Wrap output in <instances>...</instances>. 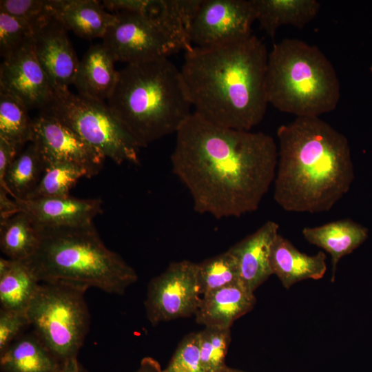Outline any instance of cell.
I'll use <instances>...</instances> for the list:
<instances>
[{"mask_svg": "<svg viewBox=\"0 0 372 372\" xmlns=\"http://www.w3.org/2000/svg\"><path fill=\"white\" fill-rule=\"evenodd\" d=\"M176 135L172 172L189 191L195 211L220 219L258 209L276 176L272 136L222 127L196 112Z\"/></svg>", "mask_w": 372, "mask_h": 372, "instance_id": "cell-1", "label": "cell"}, {"mask_svg": "<svg viewBox=\"0 0 372 372\" xmlns=\"http://www.w3.org/2000/svg\"><path fill=\"white\" fill-rule=\"evenodd\" d=\"M268 54L254 34L185 52L180 72L194 112L222 127L251 131L262 121L269 104Z\"/></svg>", "mask_w": 372, "mask_h": 372, "instance_id": "cell-2", "label": "cell"}, {"mask_svg": "<svg viewBox=\"0 0 372 372\" xmlns=\"http://www.w3.org/2000/svg\"><path fill=\"white\" fill-rule=\"evenodd\" d=\"M277 138L275 201L287 211L330 210L354 180L347 137L320 117H296Z\"/></svg>", "mask_w": 372, "mask_h": 372, "instance_id": "cell-3", "label": "cell"}, {"mask_svg": "<svg viewBox=\"0 0 372 372\" xmlns=\"http://www.w3.org/2000/svg\"><path fill=\"white\" fill-rule=\"evenodd\" d=\"M107 105L141 147L176 133L192 114L180 69L168 58L127 64Z\"/></svg>", "mask_w": 372, "mask_h": 372, "instance_id": "cell-4", "label": "cell"}, {"mask_svg": "<svg viewBox=\"0 0 372 372\" xmlns=\"http://www.w3.org/2000/svg\"><path fill=\"white\" fill-rule=\"evenodd\" d=\"M37 228L39 247L23 261L40 282H69L123 295L137 281L135 269L105 245L94 223Z\"/></svg>", "mask_w": 372, "mask_h": 372, "instance_id": "cell-5", "label": "cell"}, {"mask_svg": "<svg viewBox=\"0 0 372 372\" xmlns=\"http://www.w3.org/2000/svg\"><path fill=\"white\" fill-rule=\"evenodd\" d=\"M268 103L296 117H319L334 110L340 83L331 62L316 45L285 38L269 52Z\"/></svg>", "mask_w": 372, "mask_h": 372, "instance_id": "cell-6", "label": "cell"}, {"mask_svg": "<svg viewBox=\"0 0 372 372\" xmlns=\"http://www.w3.org/2000/svg\"><path fill=\"white\" fill-rule=\"evenodd\" d=\"M88 289L69 282H42L27 309L32 331L62 364L78 359L89 331Z\"/></svg>", "mask_w": 372, "mask_h": 372, "instance_id": "cell-7", "label": "cell"}, {"mask_svg": "<svg viewBox=\"0 0 372 372\" xmlns=\"http://www.w3.org/2000/svg\"><path fill=\"white\" fill-rule=\"evenodd\" d=\"M41 112L58 119L116 164L139 163L141 147L104 102L67 90L54 92L52 101Z\"/></svg>", "mask_w": 372, "mask_h": 372, "instance_id": "cell-8", "label": "cell"}, {"mask_svg": "<svg viewBox=\"0 0 372 372\" xmlns=\"http://www.w3.org/2000/svg\"><path fill=\"white\" fill-rule=\"evenodd\" d=\"M102 44L115 61L127 64L168 58L187 45L158 17L131 12H114Z\"/></svg>", "mask_w": 372, "mask_h": 372, "instance_id": "cell-9", "label": "cell"}, {"mask_svg": "<svg viewBox=\"0 0 372 372\" xmlns=\"http://www.w3.org/2000/svg\"><path fill=\"white\" fill-rule=\"evenodd\" d=\"M201 297L196 263L187 260L172 262L147 285L144 303L147 318L155 326L195 315Z\"/></svg>", "mask_w": 372, "mask_h": 372, "instance_id": "cell-10", "label": "cell"}, {"mask_svg": "<svg viewBox=\"0 0 372 372\" xmlns=\"http://www.w3.org/2000/svg\"><path fill=\"white\" fill-rule=\"evenodd\" d=\"M256 21L252 0H203L189 30L192 43L210 47L242 40L252 35Z\"/></svg>", "mask_w": 372, "mask_h": 372, "instance_id": "cell-11", "label": "cell"}, {"mask_svg": "<svg viewBox=\"0 0 372 372\" xmlns=\"http://www.w3.org/2000/svg\"><path fill=\"white\" fill-rule=\"evenodd\" d=\"M33 140L45 163L67 162L80 167L86 178L102 169L104 156L54 116L40 112L32 119Z\"/></svg>", "mask_w": 372, "mask_h": 372, "instance_id": "cell-12", "label": "cell"}, {"mask_svg": "<svg viewBox=\"0 0 372 372\" xmlns=\"http://www.w3.org/2000/svg\"><path fill=\"white\" fill-rule=\"evenodd\" d=\"M0 90L19 100L28 110H41L52 101L54 92L36 56L32 42L3 59Z\"/></svg>", "mask_w": 372, "mask_h": 372, "instance_id": "cell-13", "label": "cell"}, {"mask_svg": "<svg viewBox=\"0 0 372 372\" xmlns=\"http://www.w3.org/2000/svg\"><path fill=\"white\" fill-rule=\"evenodd\" d=\"M32 46L54 92L69 90L74 83L79 61L67 30L52 17L36 30Z\"/></svg>", "mask_w": 372, "mask_h": 372, "instance_id": "cell-14", "label": "cell"}, {"mask_svg": "<svg viewBox=\"0 0 372 372\" xmlns=\"http://www.w3.org/2000/svg\"><path fill=\"white\" fill-rule=\"evenodd\" d=\"M38 227H68L87 225L103 212L99 198H62L14 199Z\"/></svg>", "mask_w": 372, "mask_h": 372, "instance_id": "cell-15", "label": "cell"}, {"mask_svg": "<svg viewBox=\"0 0 372 372\" xmlns=\"http://www.w3.org/2000/svg\"><path fill=\"white\" fill-rule=\"evenodd\" d=\"M278 229L277 223L268 220L228 249L236 260L241 284L254 293L273 274L270 254Z\"/></svg>", "mask_w": 372, "mask_h": 372, "instance_id": "cell-16", "label": "cell"}, {"mask_svg": "<svg viewBox=\"0 0 372 372\" xmlns=\"http://www.w3.org/2000/svg\"><path fill=\"white\" fill-rule=\"evenodd\" d=\"M256 302L254 292L241 283L222 287L202 296L194 315L196 322L205 327L230 329Z\"/></svg>", "mask_w": 372, "mask_h": 372, "instance_id": "cell-17", "label": "cell"}, {"mask_svg": "<svg viewBox=\"0 0 372 372\" xmlns=\"http://www.w3.org/2000/svg\"><path fill=\"white\" fill-rule=\"evenodd\" d=\"M48 6L52 17L67 30L87 39L103 38L115 18L95 0H49Z\"/></svg>", "mask_w": 372, "mask_h": 372, "instance_id": "cell-18", "label": "cell"}, {"mask_svg": "<svg viewBox=\"0 0 372 372\" xmlns=\"http://www.w3.org/2000/svg\"><path fill=\"white\" fill-rule=\"evenodd\" d=\"M326 254L309 256L300 252L287 238L278 234L272 244L270 266L286 289L306 279L319 280L327 271Z\"/></svg>", "mask_w": 372, "mask_h": 372, "instance_id": "cell-19", "label": "cell"}, {"mask_svg": "<svg viewBox=\"0 0 372 372\" xmlns=\"http://www.w3.org/2000/svg\"><path fill=\"white\" fill-rule=\"evenodd\" d=\"M115 62L102 43L91 45L79 61L73 83L78 94L98 101H107L118 76Z\"/></svg>", "mask_w": 372, "mask_h": 372, "instance_id": "cell-20", "label": "cell"}, {"mask_svg": "<svg viewBox=\"0 0 372 372\" xmlns=\"http://www.w3.org/2000/svg\"><path fill=\"white\" fill-rule=\"evenodd\" d=\"M368 233L366 227L349 218L302 229V235L307 241L331 255V281L335 279L339 260L360 247L367 239Z\"/></svg>", "mask_w": 372, "mask_h": 372, "instance_id": "cell-21", "label": "cell"}, {"mask_svg": "<svg viewBox=\"0 0 372 372\" xmlns=\"http://www.w3.org/2000/svg\"><path fill=\"white\" fill-rule=\"evenodd\" d=\"M63 364L33 331L24 333L0 353L1 372H55Z\"/></svg>", "mask_w": 372, "mask_h": 372, "instance_id": "cell-22", "label": "cell"}, {"mask_svg": "<svg viewBox=\"0 0 372 372\" xmlns=\"http://www.w3.org/2000/svg\"><path fill=\"white\" fill-rule=\"evenodd\" d=\"M256 21L273 38L282 25L303 28L318 15L321 4L317 0H252Z\"/></svg>", "mask_w": 372, "mask_h": 372, "instance_id": "cell-23", "label": "cell"}, {"mask_svg": "<svg viewBox=\"0 0 372 372\" xmlns=\"http://www.w3.org/2000/svg\"><path fill=\"white\" fill-rule=\"evenodd\" d=\"M40 283L25 261L0 258L1 308L27 311Z\"/></svg>", "mask_w": 372, "mask_h": 372, "instance_id": "cell-24", "label": "cell"}, {"mask_svg": "<svg viewBox=\"0 0 372 372\" xmlns=\"http://www.w3.org/2000/svg\"><path fill=\"white\" fill-rule=\"evenodd\" d=\"M39 242V229L26 213L19 211L0 222V249L7 258L25 260L34 254Z\"/></svg>", "mask_w": 372, "mask_h": 372, "instance_id": "cell-25", "label": "cell"}, {"mask_svg": "<svg viewBox=\"0 0 372 372\" xmlns=\"http://www.w3.org/2000/svg\"><path fill=\"white\" fill-rule=\"evenodd\" d=\"M45 162L37 145L31 142L8 167L0 189L14 199H25L38 185Z\"/></svg>", "mask_w": 372, "mask_h": 372, "instance_id": "cell-26", "label": "cell"}, {"mask_svg": "<svg viewBox=\"0 0 372 372\" xmlns=\"http://www.w3.org/2000/svg\"><path fill=\"white\" fill-rule=\"evenodd\" d=\"M19 100L0 90V137L23 146L33 140L32 119Z\"/></svg>", "mask_w": 372, "mask_h": 372, "instance_id": "cell-27", "label": "cell"}, {"mask_svg": "<svg viewBox=\"0 0 372 372\" xmlns=\"http://www.w3.org/2000/svg\"><path fill=\"white\" fill-rule=\"evenodd\" d=\"M83 177H86L85 172L74 164L67 162L45 163L44 172L38 185L25 199L69 196L71 189Z\"/></svg>", "mask_w": 372, "mask_h": 372, "instance_id": "cell-28", "label": "cell"}, {"mask_svg": "<svg viewBox=\"0 0 372 372\" xmlns=\"http://www.w3.org/2000/svg\"><path fill=\"white\" fill-rule=\"evenodd\" d=\"M196 276L201 296L241 283L236 260L229 250L196 263Z\"/></svg>", "mask_w": 372, "mask_h": 372, "instance_id": "cell-29", "label": "cell"}, {"mask_svg": "<svg viewBox=\"0 0 372 372\" xmlns=\"http://www.w3.org/2000/svg\"><path fill=\"white\" fill-rule=\"evenodd\" d=\"M199 334L203 372H214L226 366L225 358L231 342L230 329L205 327Z\"/></svg>", "mask_w": 372, "mask_h": 372, "instance_id": "cell-30", "label": "cell"}, {"mask_svg": "<svg viewBox=\"0 0 372 372\" xmlns=\"http://www.w3.org/2000/svg\"><path fill=\"white\" fill-rule=\"evenodd\" d=\"M36 27L0 12V53L4 59L32 42Z\"/></svg>", "mask_w": 372, "mask_h": 372, "instance_id": "cell-31", "label": "cell"}, {"mask_svg": "<svg viewBox=\"0 0 372 372\" xmlns=\"http://www.w3.org/2000/svg\"><path fill=\"white\" fill-rule=\"evenodd\" d=\"M165 370L166 372H203L200 364L199 331L184 336Z\"/></svg>", "mask_w": 372, "mask_h": 372, "instance_id": "cell-32", "label": "cell"}, {"mask_svg": "<svg viewBox=\"0 0 372 372\" xmlns=\"http://www.w3.org/2000/svg\"><path fill=\"white\" fill-rule=\"evenodd\" d=\"M0 12L24 20L37 29L52 17L48 1L41 0H1Z\"/></svg>", "mask_w": 372, "mask_h": 372, "instance_id": "cell-33", "label": "cell"}, {"mask_svg": "<svg viewBox=\"0 0 372 372\" xmlns=\"http://www.w3.org/2000/svg\"><path fill=\"white\" fill-rule=\"evenodd\" d=\"M30 322L27 311L0 308V353L24 333Z\"/></svg>", "mask_w": 372, "mask_h": 372, "instance_id": "cell-34", "label": "cell"}, {"mask_svg": "<svg viewBox=\"0 0 372 372\" xmlns=\"http://www.w3.org/2000/svg\"><path fill=\"white\" fill-rule=\"evenodd\" d=\"M101 3L112 13L131 12L156 18L161 10L163 0H105Z\"/></svg>", "mask_w": 372, "mask_h": 372, "instance_id": "cell-35", "label": "cell"}, {"mask_svg": "<svg viewBox=\"0 0 372 372\" xmlns=\"http://www.w3.org/2000/svg\"><path fill=\"white\" fill-rule=\"evenodd\" d=\"M21 147L0 137V185L3 184L6 173Z\"/></svg>", "mask_w": 372, "mask_h": 372, "instance_id": "cell-36", "label": "cell"}, {"mask_svg": "<svg viewBox=\"0 0 372 372\" xmlns=\"http://www.w3.org/2000/svg\"><path fill=\"white\" fill-rule=\"evenodd\" d=\"M9 193L0 189V222H3L18 211L19 208L14 199H11Z\"/></svg>", "mask_w": 372, "mask_h": 372, "instance_id": "cell-37", "label": "cell"}, {"mask_svg": "<svg viewBox=\"0 0 372 372\" xmlns=\"http://www.w3.org/2000/svg\"><path fill=\"white\" fill-rule=\"evenodd\" d=\"M134 372H166L165 369H163L160 363L152 357L143 358L139 366ZM214 372H247L240 369L225 366L222 369Z\"/></svg>", "mask_w": 372, "mask_h": 372, "instance_id": "cell-38", "label": "cell"}, {"mask_svg": "<svg viewBox=\"0 0 372 372\" xmlns=\"http://www.w3.org/2000/svg\"><path fill=\"white\" fill-rule=\"evenodd\" d=\"M55 372H89L78 360H72L65 363L63 366Z\"/></svg>", "mask_w": 372, "mask_h": 372, "instance_id": "cell-39", "label": "cell"}]
</instances>
